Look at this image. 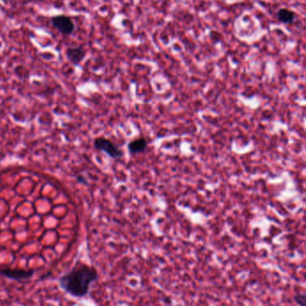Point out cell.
<instances>
[{
    "label": "cell",
    "instance_id": "obj_9",
    "mask_svg": "<svg viewBox=\"0 0 306 306\" xmlns=\"http://www.w3.org/2000/svg\"><path fill=\"white\" fill-rule=\"evenodd\" d=\"M78 180H79V182H83V183H86V180H83V179H82V176H79V177H78Z\"/></svg>",
    "mask_w": 306,
    "mask_h": 306
},
{
    "label": "cell",
    "instance_id": "obj_6",
    "mask_svg": "<svg viewBox=\"0 0 306 306\" xmlns=\"http://www.w3.org/2000/svg\"><path fill=\"white\" fill-rule=\"evenodd\" d=\"M146 147H147V140L145 137H137L136 139L129 142L128 145V152L134 156L145 152Z\"/></svg>",
    "mask_w": 306,
    "mask_h": 306
},
{
    "label": "cell",
    "instance_id": "obj_3",
    "mask_svg": "<svg viewBox=\"0 0 306 306\" xmlns=\"http://www.w3.org/2000/svg\"><path fill=\"white\" fill-rule=\"evenodd\" d=\"M35 273L33 269H11V268H0V276L15 281L27 280Z\"/></svg>",
    "mask_w": 306,
    "mask_h": 306
},
{
    "label": "cell",
    "instance_id": "obj_7",
    "mask_svg": "<svg viewBox=\"0 0 306 306\" xmlns=\"http://www.w3.org/2000/svg\"><path fill=\"white\" fill-rule=\"evenodd\" d=\"M294 17H295L294 13L289 9H280L277 13L278 20L284 24H289L291 22L294 21Z\"/></svg>",
    "mask_w": 306,
    "mask_h": 306
},
{
    "label": "cell",
    "instance_id": "obj_5",
    "mask_svg": "<svg viewBox=\"0 0 306 306\" xmlns=\"http://www.w3.org/2000/svg\"><path fill=\"white\" fill-rule=\"evenodd\" d=\"M66 58L70 61L73 65L76 66L80 63L83 61L85 58V50L82 46H78V47H69L66 49L65 51Z\"/></svg>",
    "mask_w": 306,
    "mask_h": 306
},
{
    "label": "cell",
    "instance_id": "obj_8",
    "mask_svg": "<svg viewBox=\"0 0 306 306\" xmlns=\"http://www.w3.org/2000/svg\"><path fill=\"white\" fill-rule=\"evenodd\" d=\"M294 302L298 305L304 306L305 305L306 295L304 293H300V294H295L294 298Z\"/></svg>",
    "mask_w": 306,
    "mask_h": 306
},
{
    "label": "cell",
    "instance_id": "obj_4",
    "mask_svg": "<svg viewBox=\"0 0 306 306\" xmlns=\"http://www.w3.org/2000/svg\"><path fill=\"white\" fill-rule=\"evenodd\" d=\"M51 25L64 35H70L74 30V24L70 17L59 15L51 18Z\"/></svg>",
    "mask_w": 306,
    "mask_h": 306
},
{
    "label": "cell",
    "instance_id": "obj_1",
    "mask_svg": "<svg viewBox=\"0 0 306 306\" xmlns=\"http://www.w3.org/2000/svg\"><path fill=\"white\" fill-rule=\"evenodd\" d=\"M97 270L83 262H78L66 273L58 278L60 288L71 296L82 298L87 296L93 283L98 280Z\"/></svg>",
    "mask_w": 306,
    "mask_h": 306
},
{
    "label": "cell",
    "instance_id": "obj_10",
    "mask_svg": "<svg viewBox=\"0 0 306 306\" xmlns=\"http://www.w3.org/2000/svg\"><path fill=\"white\" fill-rule=\"evenodd\" d=\"M2 155H0V161H1V159H2V157H1Z\"/></svg>",
    "mask_w": 306,
    "mask_h": 306
},
{
    "label": "cell",
    "instance_id": "obj_2",
    "mask_svg": "<svg viewBox=\"0 0 306 306\" xmlns=\"http://www.w3.org/2000/svg\"><path fill=\"white\" fill-rule=\"evenodd\" d=\"M94 146L95 149L102 151L108 155L113 159H120L123 157V151L113 143L112 140L108 139L106 137H97L94 141Z\"/></svg>",
    "mask_w": 306,
    "mask_h": 306
}]
</instances>
